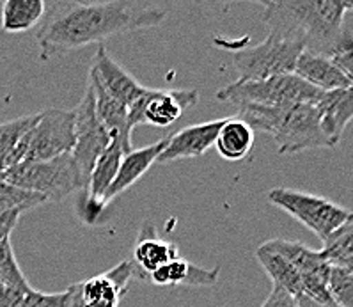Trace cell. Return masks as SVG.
<instances>
[{"instance_id":"cell-10","label":"cell","mask_w":353,"mask_h":307,"mask_svg":"<svg viewBox=\"0 0 353 307\" xmlns=\"http://www.w3.org/2000/svg\"><path fill=\"white\" fill-rule=\"evenodd\" d=\"M73 112H75V148L71 155L88 183L94 164L112 142V135L107 132V128L96 116L94 92L89 82L85 95L80 103L73 108Z\"/></svg>"},{"instance_id":"cell-9","label":"cell","mask_w":353,"mask_h":307,"mask_svg":"<svg viewBox=\"0 0 353 307\" xmlns=\"http://www.w3.org/2000/svg\"><path fill=\"white\" fill-rule=\"evenodd\" d=\"M199 95L194 89H150L128 107V123L132 130L139 125L169 128L181 114L196 103Z\"/></svg>"},{"instance_id":"cell-22","label":"cell","mask_w":353,"mask_h":307,"mask_svg":"<svg viewBox=\"0 0 353 307\" xmlns=\"http://www.w3.org/2000/svg\"><path fill=\"white\" fill-rule=\"evenodd\" d=\"M254 130L240 117H228L216 135L215 148L224 160L238 162L252 151Z\"/></svg>"},{"instance_id":"cell-18","label":"cell","mask_w":353,"mask_h":307,"mask_svg":"<svg viewBox=\"0 0 353 307\" xmlns=\"http://www.w3.org/2000/svg\"><path fill=\"white\" fill-rule=\"evenodd\" d=\"M221 277V266L215 268H203L194 265L185 257H176L162 268L154 270L148 275L154 286H192V288H210L219 282Z\"/></svg>"},{"instance_id":"cell-27","label":"cell","mask_w":353,"mask_h":307,"mask_svg":"<svg viewBox=\"0 0 353 307\" xmlns=\"http://www.w3.org/2000/svg\"><path fill=\"white\" fill-rule=\"evenodd\" d=\"M320 252L330 266L346 268L353 261V219L323 241Z\"/></svg>"},{"instance_id":"cell-8","label":"cell","mask_w":353,"mask_h":307,"mask_svg":"<svg viewBox=\"0 0 353 307\" xmlns=\"http://www.w3.org/2000/svg\"><path fill=\"white\" fill-rule=\"evenodd\" d=\"M266 199L274 206L284 210L288 215L299 220L300 224L314 232L321 241L327 240L341 226H345L348 220L353 219V212L346 208L325 199V197L293 190V188H272L266 194Z\"/></svg>"},{"instance_id":"cell-28","label":"cell","mask_w":353,"mask_h":307,"mask_svg":"<svg viewBox=\"0 0 353 307\" xmlns=\"http://www.w3.org/2000/svg\"><path fill=\"white\" fill-rule=\"evenodd\" d=\"M328 291L337 307H353V274L343 266H332L328 275Z\"/></svg>"},{"instance_id":"cell-15","label":"cell","mask_w":353,"mask_h":307,"mask_svg":"<svg viewBox=\"0 0 353 307\" xmlns=\"http://www.w3.org/2000/svg\"><path fill=\"white\" fill-rule=\"evenodd\" d=\"M89 83H91L92 92H94V107L96 116L101 121V125L107 128V132L112 135L114 141H117L128 155L133 150L132 146V126L128 123V107L117 101L114 96L108 95L92 71H89Z\"/></svg>"},{"instance_id":"cell-34","label":"cell","mask_w":353,"mask_h":307,"mask_svg":"<svg viewBox=\"0 0 353 307\" xmlns=\"http://www.w3.org/2000/svg\"><path fill=\"white\" fill-rule=\"evenodd\" d=\"M224 307H229V306H224Z\"/></svg>"},{"instance_id":"cell-23","label":"cell","mask_w":353,"mask_h":307,"mask_svg":"<svg viewBox=\"0 0 353 307\" xmlns=\"http://www.w3.org/2000/svg\"><path fill=\"white\" fill-rule=\"evenodd\" d=\"M256 257H258L263 270L268 274V277L272 279L274 286L288 291L293 297L302 295V279H300V274L296 272L295 266L291 265L286 257L272 250L270 247H266L265 244L256 249Z\"/></svg>"},{"instance_id":"cell-29","label":"cell","mask_w":353,"mask_h":307,"mask_svg":"<svg viewBox=\"0 0 353 307\" xmlns=\"http://www.w3.org/2000/svg\"><path fill=\"white\" fill-rule=\"evenodd\" d=\"M332 61L343 70V73H345L353 83V45H348V43L345 41L341 43L337 52L332 55Z\"/></svg>"},{"instance_id":"cell-33","label":"cell","mask_w":353,"mask_h":307,"mask_svg":"<svg viewBox=\"0 0 353 307\" xmlns=\"http://www.w3.org/2000/svg\"><path fill=\"white\" fill-rule=\"evenodd\" d=\"M346 270H348V272H352V274H353V261H352V263H350V265H348V266H346Z\"/></svg>"},{"instance_id":"cell-32","label":"cell","mask_w":353,"mask_h":307,"mask_svg":"<svg viewBox=\"0 0 353 307\" xmlns=\"http://www.w3.org/2000/svg\"><path fill=\"white\" fill-rule=\"evenodd\" d=\"M296 307H337L336 304H321L318 300L311 299L307 295H299L296 297Z\"/></svg>"},{"instance_id":"cell-11","label":"cell","mask_w":353,"mask_h":307,"mask_svg":"<svg viewBox=\"0 0 353 307\" xmlns=\"http://www.w3.org/2000/svg\"><path fill=\"white\" fill-rule=\"evenodd\" d=\"M265 245L286 257L295 266L302 279V295H307L321 304H336L328 291V275L332 266L328 265L320 250H312L300 241L283 238L268 240Z\"/></svg>"},{"instance_id":"cell-14","label":"cell","mask_w":353,"mask_h":307,"mask_svg":"<svg viewBox=\"0 0 353 307\" xmlns=\"http://www.w3.org/2000/svg\"><path fill=\"white\" fill-rule=\"evenodd\" d=\"M101 88L114 96L117 101L130 107L135 100H139L145 91V86L133 79L125 68L117 64L103 45L98 46L94 59H92L91 70Z\"/></svg>"},{"instance_id":"cell-3","label":"cell","mask_w":353,"mask_h":307,"mask_svg":"<svg viewBox=\"0 0 353 307\" xmlns=\"http://www.w3.org/2000/svg\"><path fill=\"white\" fill-rule=\"evenodd\" d=\"M243 119L256 132L270 133L281 155H296L302 151L332 148L321 126L320 110L316 103L281 105L261 107L243 105L238 110Z\"/></svg>"},{"instance_id":"cell-6","label":"cell","mask_w":353,"mask_h":307,"mask_svg":"<svg viewBox=\"0 0 353 307\" xmlns=\"http://www.w3.org/2000/svg\"><path fill=\"white\" fill-rule=\"evenodd\" d=\"M75 148V112L48 108L39 112L38 123L26 133L11 158V167L21 162H41Z\"/></svg>"},{"instance_id":"cell-19","label":"cell","mask_w":353,"mask_h":307,"mask_svg":"<svg viewBox=\"0 0 353 307\" xmlns=\"http://www.w3.org/2000/svg\"><path fill=\"white\" fill-rule=\"evenodd\" d=\"M316 107L320 110L325 135L332 148H336L348 123L353 119V86L321 92L320 98L316 100Z\"/></svg>"},{"instance_id":"cell-16","label":"cell","mask_w":353,"mask_h":307,"mask_svg":"<svg viewBox=\"0 0 353 307\" xmlns=\"http://www.w3.org/2000/svg\"><path fill=\"white\" fill-rule=\"evenodd\" d=\"M167 137L160 139V141L154 142V144L151 146L141 148V150H132L128 155L123 157L116 179H114L112 185L108 187L107 194H105L103 197V208L107 206L110 201L116 199L117 195H121L123 192L132 188L133 185H135V183L153 167V164L158 162V157H160V153L163 151Z\"/></svg>"},{"instance_id":"cell-25","label":"cell","mask_w":353,"mask_h":307,"mask_svg":"<svg viewBox=\"0 0 353 307\" xmlns=\"http://www.w3.org/2000/svg\"><path fill=\"white\" fill-rule=\"evenodd\" d=\"M0 307H64V291L45 293L27 286L0 284Z\"/></svg>"},{"instance_id":"cell-17","label":"cell","mask_w":353,"mask_h":307,"mask_svg":"<svg viewBox=\"0 0 353 307\" xmlns=\"http://www.w3.org/2000/svg\"><path fill=\"white\" fill-rule=\"evenodd\" d=\"M132 256V265L135 266V275L145 279L150 274H153L154 270L162 268L163 265L179 257V250L174 244L157 237L154 226L144 224L141 237L137 238V244L133 247Z\"/></svg>"},{"instance_id":"cell-20","label":"cell","mask_w":353,"mask_h":307,"mask_svg":"<svg viewBox=\"0 0 353 307\" xmlns=\"http://www.w3.org/2000/svg\"><path fill=\"white\" fill-rule=\"evenodd\" d=\"M293 73L307 83H311L312 88L320 89L321 92L346 89L353 86L352 80L343 73V70L334 63L332 59L309 54V52L300 54Z\"/></svg>"},{"instance_id":"cell-26","label":"cell","mask_w":353,"mask_h":307,"mask_svg":"<svg viewBox=\"0 0 353 307\" xmlns=\"http://www.w3.org/2000/svg\"><path fill=\"white\" fill-rule=\"evenodd\" d=\"M38 119L39 114H29V116L0 123V172L11 167V158L17 146L26 137V133L38 123Z\"/></svg>"},{"instance_id":"cell-12","label":"cell","mask_w":353,"mask_h":307,"mask_svg":"<svg viewBox=\"0 0 353 307\" xmlns=\"http://www.w3.org/2000/svg\"><path fill=\"white\" fill-rule=\"evenodd\" d=\"M135 277L132 261H121L103 274L68 288V307H119L121 300Z\"/></svg>"},{"instance_id":"cell-4","label":"cell","mask_w":353,"mask_h":307,"mask_svg":"<svg viewBox=\"0 0 353 307\" xmlns=\"http://www.w3.org/2000/svg\"><path fill=\"white\" fill-rule=\"evenodd\" d=\"M0 178L21 190L41 195L46 203L61 201L66 195L88 187L71 153L41 162L17 164L0 172Z\"/></svg>"},{"instance_id":"cell-21","label":"cell","mask_w":353,"mask_h":307,"mask_svg":"<svg viewBox=\"0 0 353 307\" xmlns=\"http://www.w3.org/2000/svg\"><path fill=\"white\" fill-rule=\"evenodd\" d=\"M123 157H125V151H123L119 142L112 139V142L108 144L107 150L101 153V157L98 158V162L92 167V172L89 176L85 190H88V199L91 201L94 212H101L103 210V197L107 194L108 187L116 179Z\"/></svg>"},{"instance_id":"cell-31","label":"cell","mask_w":353,"mask_h":307,"mask_svg":"<svg viewBox=\"0 0 353 307\" xmlns=\"http://www.w3.org/2000/svg\"><path fill=\"white\" fill-rule=\"evenodd\" d=\"M23 213H26L23 210H11V212L0 213V244L11 240V232L14 231Z\"/></svg>"},{"instance_id":"cell-2","label":"cell","mask_w":353,"mask_h":307,"mask_svg":"<svg viewBox=\"0 0 353 307\" xmlns=\"http://www.w3.org/2000/svg\"><path fill=\"white\" fill-rule=\"evenodd\" d=\"M352 11L345 0H275L265 2L263 21L290 39L302 43L303 52L330 57L343 43V21Z\"/></svg>"},{"instance_id":"cell-24","label":"cell","mask_w":353,"mask_h":307,"mask_svg":"<svg viewBox=\"0 0 353 307\" xmlns=\"http://www.w3.org/2000/svg\"><path fill=\"white\" fill-rule=\"evenodd\" d=\"M46 4L43 0H6L2 6V30L8 34L27 32L43 21Z\"/></svg>"},{"instance_id":"cell-13","label":"cell","mask_w":353,"mask_h":307,"mask_svg":"<svg viewBox=\"0 0 353 307\" xmlns=\"http://www.w3.org/2000/svg\"><path fill=\"white\" fill-rule=\"evenodd\" d=\"M225 119L206 121L199 125H190L178 132L170 133L167 137V144L158 157V162H174L183 158H196L204 155L210 148L215 146L216 135L221 132Z\"/></svg>"},{"instance_id":"cell-30","label":"cell","mask_w":353,"mask_h":307,"mask_svg":"<svg viewBox=\"0 0 353 307\" xmlns=\"http://www.w3.org/2000/svg\"><path fill=\"white\" fill-rule=\"evenodd\" d=\"M259 307H296V297L281 290V288L272 286L270 293Z\"/></svg>"},{"instance_id":"cell-5","label":"cell","mask_w":353,"mask_h":307,"mask_svg":"<svg viewBox=\"0 0 353 307\" xmlns=\"http://www.w3.org/2000/svg\"><path fill=\"white\" fill-rule=\"evenodd\" d=\"M321 96L320 89L296 77L295 73L277 75L258 82H233L216 92V100L236 105H261V107H281V105L316 103Z\"/></svg>"},{"instance_id":"cell-7","label":"cell","mask_w":353,"mask_h":307,"mask_svg":"<svg viewBox=\"0 0 353 307\" xmlns=\"http://www.w3.org/2000/svg\"><path fill=\"white\" fill-rule=\"evenodd\" d=\"M302 52V43L270 32L258 45L241 46L238 50H233L238 82H258L293 73Z\"/></svg>"},{"instance_id":"cell-1","label":"cell","mask_w":353,"mask_h":307,"mask_svg":"<svg viewBox=\"0 0 353 307\" xmlns=\"http://www.w3.org/2000/svg\"><path fill=\"white\" fill-rule=\"evenodd\" d=\"M165 11L139 2H55L46 6L38 30L43 61L103 43L116 34L160 26Z\"/></svg>"}]
</instances>
